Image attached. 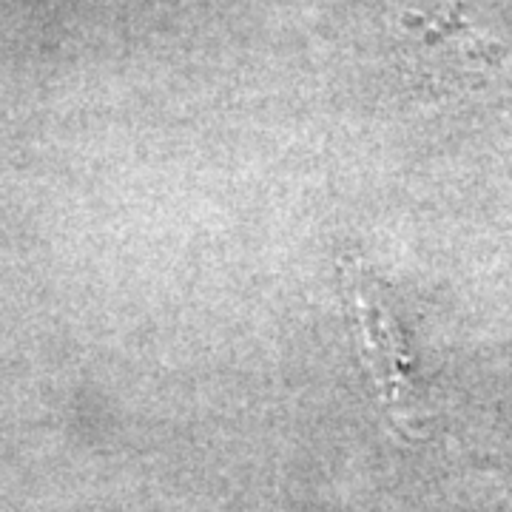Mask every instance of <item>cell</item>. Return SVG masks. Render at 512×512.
Returning a JSON list of instances; mask_svg holds the SVG:
<instances>
[{
  "instance_id": "obj_1",
  "label": "cell",
  "mask_w": 512,
  "mask_h": 512,
  "mask_svg": "<svg viewBox=\"0 0 512 512\" xmlns=\"http://www.w3.org/2000/svg\"><path fill=\"white\" fill-rule=\"evenodd\" d=\"M359 313H362V328L365 342L370 348V362L376 370V382L387 387V393L402 402L404 387H410L407 367L402 359V342L393 336V328L387 325V313L379 302H370L365 293L359 296Z\"/></svg>"
}]
</instances>
